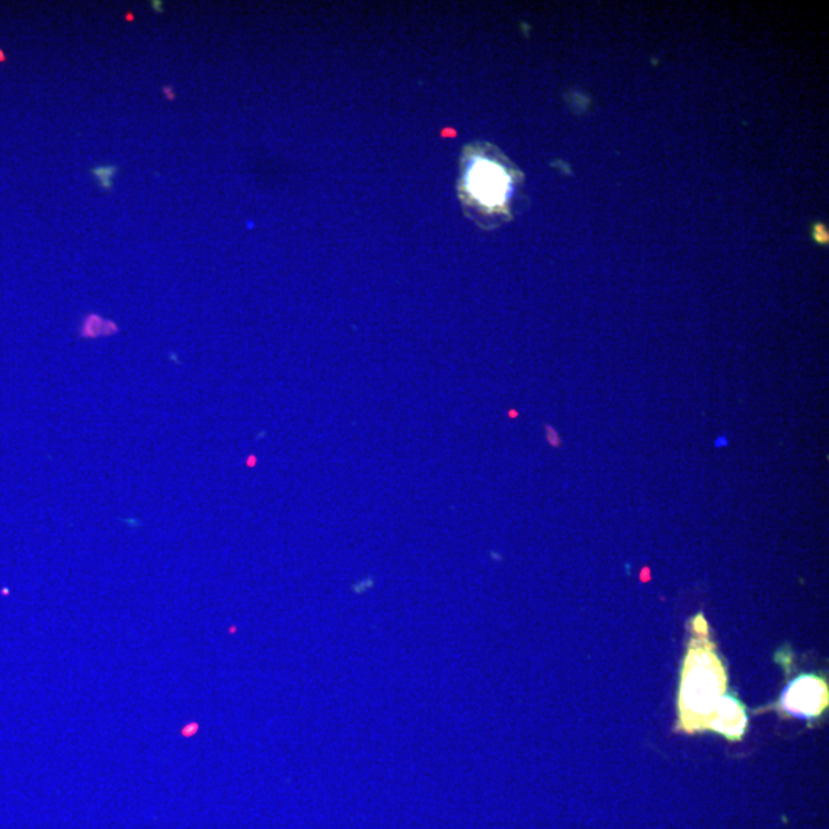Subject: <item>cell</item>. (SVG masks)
<instances>
[{
  "mask_svg": "<svg viewBox=\"0 0 829 829\" xmlns=\"http://www.w3.org/2000/svg\"><path fill=\"white\" fill-rule=\"evenodd\" d=\"M725 676L714 653L691 648L683 670L681 705L687 728H704L725 689Z\"/></svg>",
  "mask_w": 829,
  "mask_h": 829,
  "instance_id": "2",
  "label": "cell"
},
{
  "mask_svg": "<svg viewBox=\"0 0 829 829\" xmlns=\"http://www.w3.org/2000/svg\"><path fill=\"white\" fill-rule=\"evenodd\" d=\"M545 438H548V442L553 447V449H557V447H561V445H563L560 434H557L555 427L550 426V424H545Z\"/></svg>",
  "mask_w": 829,
  "mask_h": 829,
  "instance_id": "6",
  "label": "cell"
},
{
  "mask_svg": "<svg viewBox=\"0 0 829 829\" xmlns=\"http://www.w3.org/2000/svg\"><path fill=\"white\" fill-rule=\"evenodd\" d=\"M828 691L825 682L816 676H802L790 683L782 698V706L785 712L794 716L813 719L819 716L827 706Z\"/></svg>",
  "mask_w": 829,
  "mask_h": 829,
  "instance_id": "3",
  "label": "cell"
},
{
  "mask_svg": "<svg viewBox=\"0 0 829 829\" xmlns=\"http://www.w3.org/2000/svg\"><path fill=\"white\" fill-rule=\"evenodd\" d=\"M116 173V168H99V170H94V174L97 175L99 181H101L103 188L110 189L111 188V175Z\"/></svg>",
  "mask_w": 829,
  "mask_h": 829,
  "instance_id": "5",
  "label": "cell"
},
{
  "mask_svg": "<svg viewBox=\"0 0 829 829\" xmlns=\"http://www.w3.org/2000/svg\"><path fill=\"white\" fill-rule=\"evenodd\" d=\"M706 725L722 733V735L737 739V737L744 735L745 727H747V716H745L744 709L736 699L722 698Z\"/></svg>",
  "mask_w": 829,
  "mask_h": 829,
  "instance_id": "4",
  "label": "cell"
},
{
  "mask_svg": "<svg viewBox=\"0 0 829 829\" xmlns=\"http://www.w3.org/2000/svg\"><path fill=\"white\" fill-rule=\"evenodd\" d=\"M514 175L499 159L483 148L462 152L460 196L468 212L476 217L502 216L514 196Z\"/></svg>",
  "mask_w": 829,
  "mask_h": 829,
  "instance_id": "1",
  "label": "cell"
},
{
  "mask_svg": "<svg viewBox=\"0 0 829 829\" xmlns=\"http://www.w3.org/2000/svg\"><path fill=\"white\" fill-rule=\"evenodd\" d=\"M814 239L817 240L819 243H828V231L827 228L821 227V224H817L816 228H814L813 232Z\"/></svg>",
  "mask_w": 829,
  "mask_h": 829,
  "instance_id": "7",
  "label": "cell"
}]
</instances>
